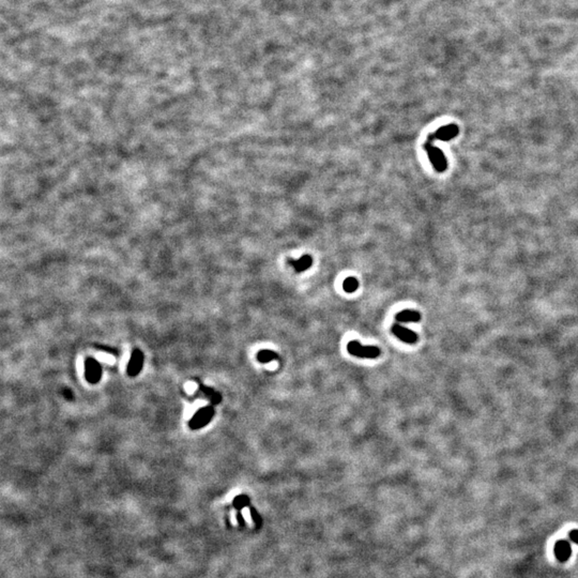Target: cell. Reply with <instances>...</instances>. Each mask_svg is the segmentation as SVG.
<instances>
[{
  "instance_id": "1",
  "label": "cell",
  "mask_w": 578,
  "mask_h": 578,
  "mask_svg": "<svg viewBox=\"0 0 578 578\" xmlns=\"http://www.w3.org/2000/svg\"><path fill=\"white\" fill-rule=\"evenodd\" d=\"M347 352L362 359H376L380 356V349L376 346H363L359 341L352 340L347 345Z\"/></svg>"
},
{
  "instance_id": "2",
  "label": "cell",
  "mask_w": 578,
  "mask_h": 578,
  "mask_svg": "<svg viewBox=\"0 0 578 578\" xmlns=\"http://www.w3.org/2000/svg\"><path fill=\"white\" fill-rule=\"evenodd\" d=\"M424 149L427 153L430 163L433 164L434 168L437 170V172L438 173L445 172V170L447 169V161H446L444 153L438 147H435V146H433V144L427 143V142H425V144H424Z\"/></svg>"
},
{
  "instance_id": "3",
  "label": "cell",
  "mask_w": 578,
  "mask_h": 578,
  "mask_svg": "<svg viewBox=\"0 0 578 578\" xmlns=\"http://www.w3.org/2000/svg\"><path fill=\"white\" fill-rule=\"evenodd\" d=\"M214 416V408L212 406L202 407L198 411L195 412L193 418L191 419L189 425L192 429H200L209 424V422L212 420Z\"/></svg>"
},
{
  "instance_id": "4",
  "label": "cell",
  "mask_w": 578,
  "mask_h": 578,
  "mask_svg": "<svg viewBox=\"0 0 578 578\" xmlns=\"http://www.w3.org/2000/svg\"><path fill=\"white\" fill-rule=\"evenodd\" d=\"M459 133V129L457 127V125L455 124H450L447 126H443L441 128H439L438 130L433 133L428 135L426 142L433 144V142L435 140L438 141H443V142H449L451 140H453L454 137H456Z\"/></svg>"
},
{
  "instance_id": "5",
  "label": "cell",
  "mask_w": 578,
  "mask_h": 578,
  "mask_svg": "<svg viewBox=\"0 0 578 578\" xmlns=\"http://www.w3.org/2000/svg\"><path fill=\"white\" fill-rule=\"evenodd\" d=\"M102 369L99 362L93 359H87L85 362V377L90 384H96L101 379Z\"/></svg>"
},
{
  "instance_id": "6",
  "label": "cell",
  "mask_w": 578,
  "mask_h": 578,
  "mask_svg": "<svg viewBox=\"0 0 578 578\" xmlns=\"http://www.w3.org/2000/svg\"><path fill=\"white\" fill-rule=\"evenodd\" d=\"M143 364H144V354L141 352V350L135 349L132 356H131V359H130L129 365H128V370H127L128 375L131 376V377L137 376L143 369Z\"/></svg>"
},
{
  "instance_id": "7",
  "label": "cell",
  "mask_w": 578,
  "mask_h": 578,
  "mask_svg": "<svg viewBox=\"0 0 578 578\" xmlns=\"http://www.w3.org/2000/svg\"><path fill=\"white\" fill-rule=\"evenodd\" d=\"M392 333L401 340H403L404 343L407 344H414L417 343L418 340V335L416 332L404 328L401 324H394L392 327Z\"/></svg>"
},
{
  "instance_id": "8",
  "label": "cell",
  "mask_w": 578,
  "mask_h": 578,
  "mask_svg": "<svg viewBox=\"0 0 578 578\" xmlns=\"http://www.w3.org/2000/svg\"><path fill=\"white\" fill-rule=\"evenodd\" d=\"M553 551H555V556L560 562H566L572 555L571 545H569L567 541L564 540H560L555 544Z\"/></svg>"
},
{
  "instance_id": "9",
  "label": "cell",
  "mask_w": 578,
  "mask_h": 578,
  "mask_svg": "<svg viewBox=\"0 0 578 578\" xmlns=\"http://www.w3.org/2000/svg\"><path fill=\"white\" fill-rule=\"evenodd\" d=\"M288 264L295 268L296 272H303L312 267L313 258L309 255H303L299 259H289Z\"/></svg>"
},
{
  "instance_id": "10",
  "label": "cell",
  "mask_w": 578,
  "mask_h": 578,
  "mask_svg": "<svg viewBox=\"0 0 578 578\" xmlns=\"http://www.w3.org/2000/svg\"><path fill=\"white\" fill-rule=\"evenodd\" d=\"M395 319L398 322H418L421 320V314L412 309H404L395 315Z\"/></svg>"
},
{
  "instance_id": "11",
  "label": "cell",
  "mask_w": 578,
  "mask_h": 578,
  "mask_svg": "<svg viewBox=\"0 0 578 578\" xmlns=\"http://www.w3.org/2000/svg\"><path fill=\"white\" fill-rule=\"evenodd\" d=\"M279 359V356L276 353L272 352V350H260V352L257 354V360L260 363H268L270 361L273 360H278Z\"/></svg>"
},
{
  "instance_id": "12",
  "label": "cell",
  "mask_w": 578,
  "mask_h": 578,
  "mask_svg": "<svg viewBox=\"0 0 578 578\" xmlns=\"http://www.w3.org/2000/svg\"><path fill=\"white\" fill-rule=\"evenodd\" d=\"M201 391H202L203 393H205V395H207V396L209 397V400L211 401V403H212V404L216 405V404L221 403L222 396H221V394H219L218 392H216L215 390L211 389V388H208V387H201Z\"/></svg>"
},
{
  "instance_id": "13",
  "label": "cell",
  "mask_w": 578,
  "mask_h": 578,
  "mask_svg": "<svg viewBox=\"0 0 578 578\" xmlns=\"http://www.w3.org/2000/svg\"><path fill=\"white\" fill-rule=\"evenodd\" d=\"M343 288L346 292L348 294H352V292H355L358 288H359V282L356 278H347L344 283H343Z\"/></svg>"
},
{
  "instance_id": "14",
  "label": "cell",
  "mask_w": 578,
  "mask_h": 578,
  "mask_svg": "<svg viewBox=\"0 0 578 578\" xmlns=\"http://www.w3.org/2000/svg\"><path fill=\"white\" fill-rule=\"evenodd\" d=\"M568 538H569V540H571L573 543H575V544L578 545V530H577V529H575V530L569 531Z\"/></svg>"
},
{
  "instance_id": "15",
  "label": "cell",
  "mask_w": 578,
  "mask_h": 578,
  "mask_svg": "<svg viewBox=\"0 0 578 578\" xmlns=\"http://www.w3.org/2000/svg\"><path fill=\"white\" fill-rule=\"evenodd\" d=\"M185 389L189 393H192L197 389V384H195V382H189L188 385H185Z\"/></svg>"
},
{
  "instance_id": "16",
  "label": "cell",
  "mask_w": 578,
  "mask_h": 578,
  "mask_svg": "<svg viewBox=\"0 0 578 578\" xmlns=\"http://www.w3.org/2000/svg\"><path fill=\"white\" fill-rule=\"evenodd\" d=\"M102 359H103L105 362H107V363H112V362H113V359L111 358V356H103Z\"/></svg>"
}]
</instances>
